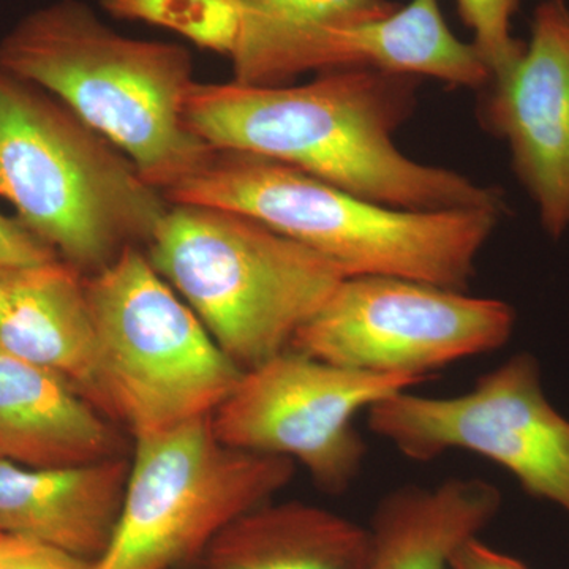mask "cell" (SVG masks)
<instances>
[{
	"mask_svg": "<svg viewBox=\"0 0 569 569\" xmlns=\"http://www.w3.org/2000/svg\"><path fill=\"white\" fill-rule=\"evenodd\" d=\"M419 84L411 74L356 67L302 84L197 81L186 119L213 151L266 157L389 208L507 212L496 187L400 151L396 133L417 110Z\"/></svg>",
	"mask_w": 569,
	"mask_h": 569,
	"instance_id": "6da1fadb",
	"label": "cell"
},
{
	"mask_svg": "<svg viewBox=\"0 0 569 569\" xmlns=\"http://www.w3.org/2000/svg\"><path fill=\"white\" fill-rule=\"evenodd\" d=\"M258 220L332 261L347 277L395 276L468 291L479 254L505 212L407 211L376 203L288 164L212 151L163 193Z\"/></svg>",
	"mask_w": 569,
	"mask_h": 569,
	"instance_id": "7a4b0ae2",
	"label": "cell"
},
{
	"mask_svg": "<svg viewBox=\"0 0 569 569\" xmlns=\"http://www.w3.org/2000/svg\"><path fill=\"white\" fill-rule=\"evenodd\" d=\"M0 69L66 103L162 193L213 151L186 119L197 82L192 52L123 36L81 0H56L24 14L0 39Z\"/></svg>",
	"mask_w": 569,
	"mask_h": 569,
	"instance_id": "3957f363",
	"label": "cell"
},
{
	"mask_svg": "<svg viewBox=\"0 0 569 569\" xmlns=\"http://www.w3.org/2000/svg\"><path fill=\"white\" fill-rule=\"evenodd\" d=\"M0 198L86 277L146 249L170 203L132 160L32 82L0 69Z\"/></svg>",
	"mask_w": 569,
	"mask_h": 569,
	"instance_id": "277c9868",
	"label": "cell"
},
{
	"mask_svg": "<svg viewBox=\"0 0 569 569\" xmlns=\"http://www.w3.org/2000/svg\"><path fill=\"white\" fill-rule=\"evenodd\" d=\"M146 254L242 370L291 348L346 274L242 213L171 204Z\"/></svg>",
	"mask_w": 569,
	"mask_h": 569,
	"instance_id": "5b68a950",
	"label": "cell"
},
{
	"mask_svg": "<svg viewBox=\"0 0 569 569\" xmlns=\"http://www.w3.org/2000/svg\"><path fill=\"white\" fill-rule=\"evenodd\" d=\"M97 331V406L138 438L212 417L244 370L130 247L86 277Z\"/></svg>",
	"mask_w": 569,
	"mask_h": 569,
	"instance_id": "8992f818",
	"label": "cell"
},
{
	"mask_svg": "<svg viewBox=\"0 0 569 569\" xmlns=\"http://www.w3.org/2000/svg\"><path fill=\"white\" fill-rule=\"evenodd\" d=\"M295 467L227 447L211 417L138 438L118 526L93 569H179L200 560L228 523L274 500Z\"/></svg>",
	"mask_w": 569,
	"mask_h": 569,
	"instance_id": "52a82bcc",
	"label": "cell"
},
{
	"mask_svg": "<svg viewBox=\"0 0 569 569\" xmlns=\"http://www.w3.org/2000/svg\"><path fill=\"white\" fill-rule=\"evenodd\" d=\"M508 302L395 276L346 277L291 348L331 365L429 381L441 369L507 346Z\"/></svg>",
	"mask_w": 569,
	"mask_h": 569,
	"instance_id": "ba28073f",
	"label": "cell"
},
{
	"mask_svg": "<svg viewBox=\"0 0 569 569\" xmlns=\"http://www.w3.org/2000/svg\"><path fill=\"white\" fill-rule=\"evenodd\" d=\"M366 415L370 432L403 458L430 462L456 449L473 452L569 516V419L546 396L533 355L511 356L462 395L406 389Z\"/></svg>",
	"mask_w": 569,
	"mask_h": 569,
	"instance_id": "9c48e42d",
	"label": "cell"
},
{
	"mask_svg": "<svg viewBox=\"0 0 569 569\" xmlns=\"http://www.w3.org/2000/svg\"><path fill=\"white\" fill-rule=\"evenodd\" d=\"M421 383L347 369L288 348L242 372L213 411L212 429L227 447L293 460L326 493L343 496L367 458L355 419Z\"/></svg>",
	"mask_w": 569,
	"mask_h": 569,
	"instance_id": "30bf717a",
	"label": "cell"
},
{
	"mask_svg": "<svg viewBox=\"0 0 569 569\" xmlns=\"http://www.w3.org/2000/svg\"><path fill=\"white\" fill-rule=\"evenodd\" d=\"M481 126L507 142L512 171L553 239L569 233V7L539 3L516 66L482 89Z\"/></svg>",
	"mask_w": 569,
	"mask_h": 569,
	"instance_id": "8fae6325",
	"label": "cell"
},
{
	"mask_svg": "<svg viewBox=\"0 0 569 569\" xmlns=\"http://www.w3.org/2000/svg\"><path fill=\"white\" fill-rule=\"evenodd\" d=\"M130 459L32 468L0 459V531L96 561L118 526Z\"/></svg>",
	"mask_w": 569,
	"mask_h": 569,
	"instance_id": "7c38bea8",
	"label": "cell"
},
{
	"mask_svg": "<svg viewBox=\"0 0 569 569\" xmlns=\"http://www.w3.org/2000/svg\"><path fill=\"white\" fill-rule=\"evenodd\" d=\"M0 351L59 373L97 406V331L86 276L61 258L0 266Z\"/></svg>",
	"mask_w": 569,
	"mask_h": 569,
	"instance_id": "4fadbf2b",
	"label": "cell"
},
{
	"mask_svg": "<svg viewBox=\"0 0 569 569\" xmlns=\"http://www.w3.org/2000/svg\"><path fill=\"white\" fill-rule=\"evenodd\" d=\"M111 421L59 373L0 351V459L50 468L121 458Z\"/></svg>",
	"mask_w": 569,
	"mask_h": 569,
	"instance_id": "5bb4252c",
	"label": "cell"
},
{
	"mask_svg": "<svg viewBox=\"0 0 569 569\" xmlns=\"http://www.w3.org/2000/svg\"><path fill=\"white\" fill-rule=\"evenodd\" d=\"M501 501L497 486L481 478L395 489L367 527L366 569H449L460 546L496 520Z\"/></svg>",
	"mask_w": 569,
	"mask_h": 569,
	"instance_id": "9a60e30c",
	"label": "cell"
},
{
	"mask_svg": "<svg viewBox=\"0 0 569 569\" xmlns=\"http://www.w3.org/2000/svg\"><path fill=\"white\" fill-rule=\"evenodd\" d=\"M369 530L306 501L269 500L206 548L203 569H366Z\"/></svg>",
	"mask_w": 569,
	"mask_h": 569,
	"instance_id": "2e32d148",
	"label": "cell"
},
{
	"mask_svg": "<svg viewBox=\"0 0 569 569\" xmlns=\"http://www.w3.org/2000/svg\"><path fill=\"white\" fill-rule=\"evenodd\" d=\"M241 33L231 56L233 81L291 84L309 44L325 31L388 17L391 0H233Z\"/></svg>",
	"mask_w": 569,
	"mask_h": 569,
	"instance_id": "e0dca14e",
	"label": "cell"
},
{
	"mask_svg": "<svg viewBox=\"0 0 569 569\" xmlns=\"http://www.w3.org/2000/svg\"><path fill=\"white\" fill-rule=\"evenodd\" d=\"M102 7L118 20L168 29L228 59L241 33V14L233 0H102Z\"/></svg>",
	"mask_w": 569,
	"mask_h": 569,
	"instance_id": "ac0fdd59",
	"label": "cell"
},
{
	"mask_svg": "<svg viewBox=\"0 0 569 569\" xmlns=\"http://www.w3.org/2000/svg\"><path fill=\"white\" fill-rule=\"evenodd\" d=\"M460 20L473 33V47L490 71V81L505 77L519 61L526 41L512 36L519 0H456Z\"/></svg>",
	"mask_w": 569,
	"mask_h": 569,
	"instance_id": "d6986e66",
	"label": "cell"
},
{
	"mask_svg": "<svg viewBox=\"0 0 569 569\" xmlns=\"http://www.w3.org/2000/svg\"><path fill=\"white\" fill-rule=\"evenodd\" d=\"M93 563L36 539L3 535L0 541V569H93Z\"/></svg>",
	"mask_w": 569,
	"mask_h": 569,
	"instance_id": "ffe728a7",
	"label": "cell"
},
{
	"mask_svg": "<svg viewBox=\"0 0 569 569\" xmlns=\"http://www.w3.org/2000/svg\"><path fill=\"white\" fill-rule=\"evenodd\" d=\"M54 258L58 254L26 230L17 217L0 212V266L43 263Z\"/></svg>",
	"mask_w": 569,
	"mask_h": 569,
	"instance_id": "44dd1931",
	"label": "cell"
},
{
	"mask_svg": "<svg viewBox=\"0 0 569 569\" xmlns=\"http://www.w3.org/2000/svg\"><path fill=\"white\" fill-rule=\"evenodd\" d=\"M449 569H531L522 560L490 548L481 537L468 539L452 556Z\"/></svg>",
	"mask_w": 569,
	"mask_h": 569,
	"instance_id": "7402d4cb",
	"label": "cell"
},
{
	"mask_svg": "<svg viewBox=\"0 0 569 569\" xmlns=\"http://www.w3.org/2000/svg\"><path fill=\"white\" fill-rule=\"evenodd\" d=\"M2 538H3V533H2V531H0V541H2Z\"/></svg>",
	"mask_w": 569,
	"mask_h": 569,
	"instance_id": "603a6c76",
	"label": "cell"
}]
</instances>
